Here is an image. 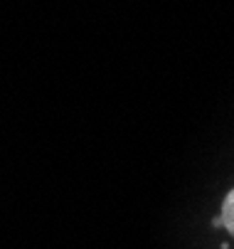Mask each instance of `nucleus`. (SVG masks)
Segmentation results:
<instances>
[{
    "label": "nucleus",
    "mask_w": 234,
    "mask_h": 249,
    "mask_svg": "<svg viewBox=\"0 0 234 249\" xmlns=\"http://www.w3.org/2000/svg\"><path fill=\"white\" fill-rule=\"evenodd\" d=\"M219 225L234 237V188L227 193L224 202H222V215H219Z\"/></svg>",
    "instance_id": "1"
}]
</instances>
